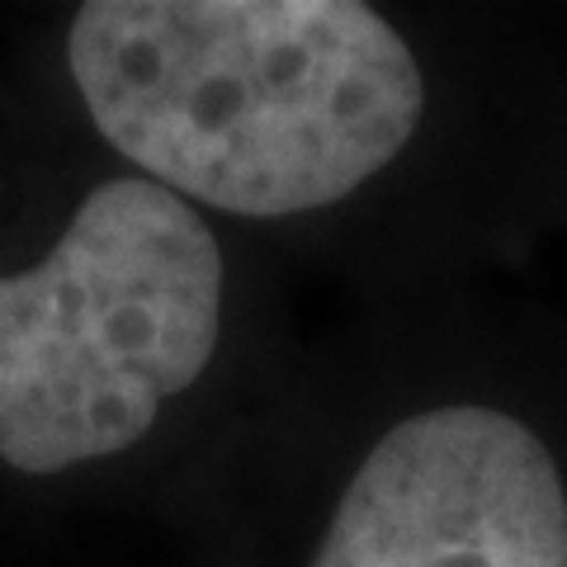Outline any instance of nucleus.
I'll list each match as a JSON object with an SVG mask.
<instances>
[{"label": "nucleus", "instance_id": "obj_1", "mask_svg": "<svg viewBox=\"0 0 567 567\" xmlns=\"http://www.w3.org/2000/svg\"><path fill=\"white\" fill-rule=\"evenodd\" d=\"M95 128L199 204L284 218L346 199L421 123V66L354 0H91L66 33Z\"/></svg>", "mask_w": 567, "mask_h": 567}, {"label": "nucleus", "instance_id": "obj_3", "mask_svg": "<svg viewBox=\"0 0 567 567\" xmlns=\"http://www.w3.org/2000/svg\"><path fill=\"white\" fill-rule=\"evenodd\" d=\"M312 567H567L558 464L492 406L421 412L369 450Z\"/></svg>", "mask_w": 567, "mask_h": 567}, {"label": "nucleus", "instance_id": "obj_2", "mask_svg": "<svg viewBox=\"0 0 567 567\" xmlns=\"http://www.w3.org/2000/svg\"><path fill=\"white\" fill-rule=\"evenodd\" d=\"M223 331V251L181 194L118 175L62 241L0 279V458L62 473L152 431L208 369Z\"/></svg>", "mask_w": 567, "mask_h": 567}]
</instances>
